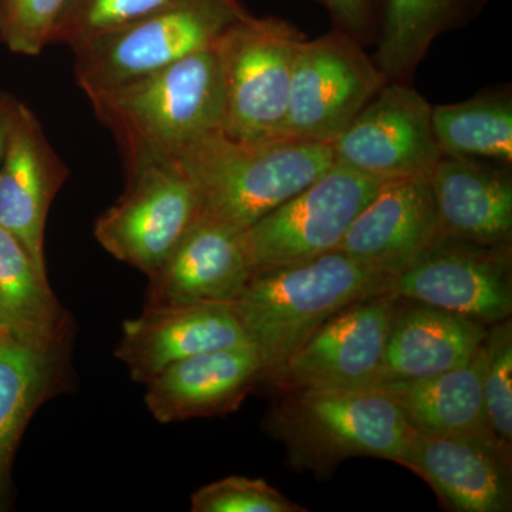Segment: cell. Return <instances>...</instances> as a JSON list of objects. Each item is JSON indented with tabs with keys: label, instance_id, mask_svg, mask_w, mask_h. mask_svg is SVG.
Returning <instances> with one entry per match:
<instances>
[{
	"label": "cell",
	"instance_id": "f1b7e54d",
	"mask_svg": "<svg viewBox=\"0 0 512 512\" xmlns=\"http://www.w3.org/2000/svg\"><path fill=\"white\" fill-rule=\"evenodd\" d=\"M69 0H6L0 39L13 53L39 56L52 45L57 22Z\"/></svg>",
	"mask_w": 512,
	"mask_h": 512
},
{
	"label": "cell",
	"instance_id": "ffe728a7",
	"mask_svg": "<svg viewBox=\"0 0 512 512\" xmlns=\"http://www.w3.org/2000/svg\"><path fill=\"white\" fill-rule=\"evenodd\" d=\"M487 330L488 326L476 320L400 298L379 384L424 379L466 365L476 355Z\"/></svg>",
	"mask_w": 512,
	"mask_h": 512
},
{
	"label": "cell",
	"instance_id": "ac0fdd59",
	"mask_svg": "<svg viewBox=\"0 0 512 512\" xmlns=\"http://www.w3.org/2000/svg\"><path fill=\"white\" fill-rule=\"evenodd\" d=\"M261 357L252 345L212 350L180 360L146 384L148 412L161 424L231 412L256 382Z\"/></svg>",
	"mask_w": 512,
	"mask_h": 512
},
{
	"label": "cell",
	"instance_id": "d4e9b609",
	"mask_svg": "<svg viewBox=\"0 0 512 512\" xmlns=\"http://www.w3.org/2000/svg\"><path fill=\"white\" fill-rule=\"evenodd\" d=\"M441 157L512 164V87L500 84L470 99L431 107Z\"/></svg>",
	"mask_w": 512,
	"mask_h": 512
},
{
	"label": "cell",
	"instance_id": "5b68a950",
	"mask_svg": "<svg viewBox=\"0 0 512 512\" xmlns=\"http://www.w3.org/2000/svg\"><path fill=\"white\" fill-rule=\"evenodd\" d=\"M247 13L239 0H165L74 49L77 86L90 99L210 49Z\"/></svg>",
	"mask_w": 512,
	"mask_h": 512
},
{
	"label": "cell",
	"instance_id": "9c48e42d",
	"mask_svg": "<svg viewBox=\"0 0 512 512\" xmlns=\"http://www.w3.org/2000/svg\"><path fill=\"white\" fill-rule=\"evenodd\" d=\"M383 184L333 163L308 187L245 229L252 269L335 251Z\"/></svg>",
	"mask_w": 512,
	"mask_h": 512
},
{
	"label": "cell",
	"instance_id": "4316f807",
	"mask_svg": "<svg viewBox=\"0 0 512 512\" xmlns=\"http://www.w3.org/2000/svg\"><path fill=\"white\" fill-rule=\"evenodd\" d=\"M164 2L165 0H69L53 32L52 43L70 47L73 52L93 37L120 28Z\"/></svg>",
	"mask_w": 512,
	"mask_h": 512
},
{
	"label": "cell",
	"instance_id": "e0dca14e",
	"mask_svg": "<svg viewBox=\"0 0 512 512\" xmlns=\"http://www.w3.org/2000/svg\"><path fill=\"white\" fill-rule=\"evenodd\" d=\"M439 235L429 177L407 178L379 188L335 251L396 278Z\"/></svg>",
	"mask_w": 512,
	"mask_h": 512
},
{
	"label": "cell",
	"instance_id": "8fae6325",
	"mask_svg": "<svg viewBox=\"0 0 512 512\" xmlns=\"http://www.w3.org/2000/svg\"><path fill=\"white\" fill-rule=\"evenodd\" d=\"M431 107L413 84L384 83L330 143L333 161L380 183L429 177L441 158Z\"/></svg>",
	"mask_w": 512,
	"mask_h": 512
},
{
	"label": "cell",
	"instance_id": "9a60e30c",
	"mask_svg": "<svg viewBox=\"0 0 512 512\" xmlns=\"http://www.w3.org/2000/svg\"><path fill=\"white\" fill-rule=\"evenodd\" d=\"M242 345L252 343L232 303L158 306L124 322L116 357L146 386L187 357Z\"/></svg>",
	"mask_w": 512,
	"mask_h": 512
},
{
	"label": "cell",
	"instance_id": "603a6c76",
	"mask_svg": "<svg viewBox=\"0 0 512 512\" xmlns=\"http://www.w3.org/2000/svg\"><path fill=\"white\" fill-rule=\"evenodd\" d=\"M490 0H382L375 43L376 66L387 82L413 84L431 45L466 28Z\"/></svg>",
	"mask_w": 512,
	"mask_h": 512
},
{
	"label": "cell",
	"instance_id": "484cf974",
	"mask_svg": "<svg viewBox=\"0 0 512 512\" xmlns=\"http://www.w3.org/2000/svg\"><path fill=\"white\" fill-rule=\"evenodd\" d=\"M481 392L491 436L511 456L512 448V323L488 326L483 342Z\"/></svg>",
	"mask_w": 512,
	"mask_h": 512
},
{
	"label": "cell",
	"instance_id": "4dcf8cb0",
	"mask_svg": "<svg viewBox=\"0 0 512 512\" xmlns=\"http://www.w3.org/2000/svg\"><path fill=\"white\" fill-rule=\"evenodd\" d=\"M16 100L6 94H0V164H2L3 154H5L6 141L10 123H12L13 110H15Z\"/></svg>",
	"mask_w": 512,
	"mask_h": 512
},
{
	"label": "cell",
	"instance_id": "4fadbf2b",
	"mask_svg": "<svg viewBox=\"0 0 512 512\" xmlns=\"http://www.w3.org/2000/svg\"><path fill=\"white\" fill-rule=\"evenodd\" d=\"M69 175L35 113L16 101L0 164V228L18 239L45 275L47 215Z\"/></svg>",
	"mask_w": 512,
	"mask_h": 512
},
{
	"label": "cell",
	"instance_id": "52a82bcc",
	"mask_svg": "<svg viewBox=\"0 0 512 512\" xmlns=\"http://www.w3.org/2000/svg\"><path fill=\"white\" fill-rule=\"evenodd\" d=\"M126 167V190L97 218L94 237L111 256L148 275L197 220L200 198L174 158Z\"/></svg>",
	"mask_w": 512,
	"mask_h": 512
},
{
	"label": "cell",
	"instance_id": "30bf717a",
	"mask_svg": "<svg viewBox=\"0 0 512 512\" xmlns=\"http://www.w3.org/2000/svg\"><path fill=\"white\" fill-rule=\"evenodd\" d=\"M393 292L485 326L510 319L512 245L440 234L394 278Z\"/></svg>",
	"mask_w": 512,
	"mask_h": 512
},
{
	"label": "cell",
	"instance_id": "3957f363",
	"mask_svg": "<svg viewBox=\"0 0 512 512\" xmlns=\"http://www.w3.org/2000/svg\"><path fill=\"white\" fill-rule=\"evenodd\" d=\"M200 198V215L245 231L332 167L329 143L244 141L215 131L174 158Z\"/></svg>",
	"mask_w": 512,
	"mask_h": 512
},
{
	"label": "cell",
	"instance_id": "2e32d148",
	"mask_svg": "<svg viewBox=\"0 0 512 512\" xmlns=\"http://www.w3.org/2000/svg\"><path fill=\"white\" fill-rule=\"evenodd\" d=\"M244 231L198 215L147 275L146 306L232 303L252 275Z\"/></svg>",
	"mask_w": 512,
	"mask_h": 512
},
{
	"label": "cell",
	"instance_id": "7402d4cb",
	"mask_svg": "<svg viewBox=\"0 0 512 512\" xmlns=\"http://www.w3.org/2000/svg\"><path fill=\"white\" fill-rule=\"evenodd\" d=\"M481 367L483 343L466 365L424 379L379 384L376 389L393 400L421 433L468 434L494 440L485 417Z\"/></svg>",
	"mask_w": 512,
	"mask_h": 512
},
{
	"label": "cell",
	"instance_id": "8992f818",
	"mask_svg": "<svg viewBox=\"0 0 512 512\" xmlns=\"http://www.w3.org/2000/svg\"><path fill=\"white\" fill-rule=\"evenodd\" d=\"M305 35L281 18L242 16L214 43L224 84L222 131L235 140L284 138L293 66Z\"/></svg>",
	"mask_w": 512,
	"mask_h": 512
},
{
	"label": "cell",
	"instance_id": "83f0119b",
	"mask_svg": "<svg viewBox=\"0 0 512 512\" xmlns=\"http://www.w3.org/2000/svg\"><path fill=\"white\" fill-rule=\"evenodd\" d=\"M191 511L301 512L305 508L292 503L261 478L231 476L195 491L191 497Z\"/></svg>",
	"mask_w": 512,
	"mask_h": 512
},
{
	"label": "cell",
	"instance_id": "f546056e",
	"mask_svg": "<svg viewBox=\"0 0 512 512\" xmlns=\"http://www.w3.org/2000/svg\"><path fill=\"white\" fill-rule=\"evenodd\" d=\"M329 13L333 30L363 47L375 46L382 0H318Z\"/></svg>",
	"mask_w": 512,
	"mask_h": 512
},
{
	"label": "cell",
	"instance_id": "44dd1931",
	"mask_svg": "<svg viewBox=\"0 0 512 512\" xmlns=\"http://www.w3.org/2000/svg\"><path fill=\"white\" fill-rule=\"evenodd\" d=\"M69 342L50 348L25 345L0 330V511L13 497V461L39 407L66 383Z\"/></svg>",
	"mask_w": 512,
	"mask_h": 512
},
{
	"label": "cell",
	"instance_id": "1f68e13d",
	"mask_svg": "<svg viewBox=\"0 0 512 512\" xmlns=\"http://www.w3.org/2000/svg\"><path fill=\"white\" fill-rule=\"evenodd\" d=\"M6 0H0V13H2L3 6H5Z\"/></svg>",
	"mask_w": 512,
	"mask_h": 512
},
{
	"label": "cell",
	"instance_id": "277c9868",
	"mask_svg": "<svg viewBox=\"0 0 512 512\" xmlns=\"http://www.w3.org/2000/svg\"><path fill=\"white\" fill-rule=\"evenodd\" d=\"M268 426L286 444L293 464L318 473L350 457L400 463L416 431L376 387L286 390Z\"/></svg>",
	"mask_w": 512,
	"mask_h": 512
},
{
	"label": "cell",
	"instance_id": "ba28073f",
	"mask_svg": "<svg viewBox=\"0 0 512 512\" xmlns=\"http://www.w3.org/2000/svg\"><path fill=\"white\" fill-rule=\"evenodd\" d=\"M386 77L366 47L338 30L299 46L284 138L332 143L372 100Z\"/></svg>",
	"mask_w": 512,
	"mask_h": 512
},
{
	"label": "cell",
	"instance_id": "7c38bea8",
	"mask_svg": "<svg viewBox=\"0 0 512 512\" xmlns=\"http://www.w3.org/2000/svg\"><path fill=\"white\" fill-rule=\"evenodd\" d=\"M399 299L389 292L346 306L319 326L268 382L286 390L376 387Z\"/></svg>",
	"mask_w": 512,
	"mask_h": 512
},
{
	"label": "cell",
	"instance_id": "d6986e66",
	"mask_svg": "<svg viewBox=\"0 0 512 512\" xmlns=\"http://www.w3.org/2000/svg\"><path fill=\"white\" fill-rule=\"evenodd\" d=\"M429 184L440 234L481 244H511V165L441 157Z\"/></svg>",
	"mask_w": 512,
	"mask_h": 512
},
{
	"label": "cell",
	"instance_id": "cb8c5ba5",
	"mask_svg": "<svg viewBox=\"0 0 512 512\" xmlns=\"http://www.w3.org/2000/svg\"><path fill=\"white\" fill-rule=\"evenodd\" d=\"M0 330L35 348L67 343L72 318L49 276L37 269L18 239L0 228Z\"/></svg>",
	"mask_w": 512,
	"mask_h": 512
},
{
	"label": "cell",
	"instance_id": "5bb4252c",
	"mask_svg": "<svg viewBox=\"0 0 512 512\" xmlns=\"http://www.w3.org/2000/svg\"><path fill=\"white\" fill-rule=\"evenodd\" d=\"M457 512H510L511 456L493 439L414 431L400 463Z\"/></svg>",
	"mask_w": 512,
	"mask_h": 512
},
{
	"label": "cell",
	"instance_id": "6da1fadb",
	"mask_svg": "<svg viewBox=\"0 0 512 512\" xmlns=\"http://www.w3.org/2000/svg\"><path fill=\"white\" fill-rule=\"evenodd\" d=\"M393 284V276L342 251L252 272L232 308L261 357L262 382L335 313L393 292Z\"/></svg>",
	"mask_w": 512,
	"mask_h": 512
},
{
	"label": "cell",
	"instance_id": "7a4b0ae2",
	"mask_svg": "<svg viewBox=\"0 0 512 512\" xmlns=\"http://www.w3.org/2000/svg\"><path fill=\"white\" fill-rule=\"evenodd\" d=\"M89 100L126 165L175 158L224 124V84L214 46Z\"/></svg>",
	"mask_w": 512,
	"mask_h": 512
}]
</instances>
